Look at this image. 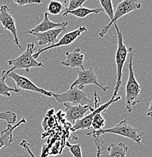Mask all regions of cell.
Listing matches in <instances>:
<instances>
[{
    "instance_id": "1",
    "label": "cell",
    "mask_w": 152,
    "mask_h": 157,
    "mask_svg": "<svg viewBox=\"0 0 152 157\" xmlns=\"http://www.w3.org/2000/svg\"><path fill=\"white\" fill-rule=\"evenodd\" d=\"M136 53L135 50L130 47L129 48V75L126 84V98H125V109L131 113L132 107L139 103V95L141 92V86L137 82L133 71V58Z\"/></svg>"
},
{
    "instance_id": "2",
    "label": "cell",
    "mask_w": 152,
    "mask_h": 157,
    "mask_svg": "<svg viewBox=\"0 0 152 157\" xmlns=\"http://www.w3.org/2000/svg\"><path fill=\"white\" fill-rule=\"evenodd\" d=\"M104 134H114V135L127 137V138L135 141L138 145L142 144V135H144V133H138V130L135 127L130 125L127 122V119L120 121L117 125L114 127L109 128H103L99 131L92 130L88 132L86 135L88 136H93L95 138V137H99L101 135H104Z\"/></svg>"
},
{
    "instance_id": "3",
    "label": "cell",
    "mask_w": 152,
    "mask_h": 157,
    "mask_svg": "<svg viewBox=\"0 0 152 157\" xmlns=\"http://www.w3.org/2000/svg\"><path fill=\"white\" fill-rule=\"evenodd\" d=\"M114 27L116 29L117 35V47L115 54V63L117 67V81H116L115 86H114V93L111 100H114L117 97V93L119 89L121 87L122 77H123V69L127 60L129 55V48H127L123 42V37L122 33L119 29L117 23L114 24Z\"/></svg>"
},
{
    "instance_id": "4",
    "label": "cell",
    "mask_w": 152,
    "mask_h": 157,
    "mask_svg": "<svg viewBox=\"0 0 152 157\" xmlns=\"http://www.w3.org/2000/svg\"><path fill=\"white\" fill-rule=\"evenodd\" d=\"M35 52V44L30 42L27 44L25 51L18 58L8 60V65L11 67L9 71H14V70H25L27 73L30 72V69L42 67L43 64L41 62L37 61L33 58V54Z\"/></svg>"
},
{
    "instance_id": "5",
    "label": "cell",
    "mask_w": 152,
    "mask_h": 157,
    "mask_svg": "<svg viewBox=\"0 0 152 157\" xmlns=\"http://www.w3.org/2000/svg\"><path fill=\"white\" fill-rule=\"evenodd\" d=\"M52 97H54L57 102L59 104L67 103L72 105H87L92 108L94 107V102L88 98L87 94L85 93L84 90L80 89L78 87L70 88L65 92L60 94L52 93Z\"/></svg>"
},
{
    "instance_id": "6",
    "label": "cell",
    "mask_w": 152,
    "mask_h": 157,
    "mask_svg": "<svg viewBox=\"0 0 152 157\" xmlns=\"http://www.w3.org/2000/svg\"><path fill=\"white\" fill-rule=\"evenodd\" d=\"M142 8V4L139 1H135V0H123L118 3L116 9L114 13V17L113 19L107 25L101 27V29L99 33V36L104 37V35L107 33L108 29L111 28V27L113 24H116L117 21L119 19L121 18L123 16L130 14V12L136 10L140 9Z\"/></svg>"
},
{
    "instance_id": "7",
    "label": "cell",
    "mask_w": 152,
    "mask_h": 157,
    "mask_svg": "<svg viewBox=\"0 0 152 157\" xmlns=\"http://www.w3.org/2000/svg\"><path fill=\"white\" fill-rule=\"evenodd\" d=\"M3 73L7 75V77L12 78L14 81V88L20 90H26V91H34V92L40 93L41 94L46 96V97H52V92L50 91L43 89V88L38 87L33 82L30 78L25 76L16 73L14 71H9V70H3Z\"/></svg>"
},
{
    "instance_id": "8",
    "label": "cell",
    "mask_w": 152,
    "mask_h": 157,
    "mask_svg": "<svg viewBox=\"0 0 152 157\" xmlns=\"http://www.w3.org/2000/svg\"><path fill=\"white\" fill-rule=\"evenodd\" d=\"M77 78L74 80L73 82H72L70 88H73L74 87H78L80 89H83L85 86L88 85H95L97 86L102 89L103 91H107L108 87H104L98 81L97 76L95 73L92 67H89L87 70H79L77 72Z\"/></svg>"
},
{
    "instance_id": "9",
    "label": "cell",
    "mask_w": 152,
    "mask_h": 157,
    "mask_svg": "<svg viewBox=\"0 0 152 157\" xmlns=\"http://www.w3.org/2000/svg\"><path fill=\"white\" fill-rule=\"evenodd\" d=\"M86 28L85 27H79L77 29H73V30L70 31V32L67 33L66 34L63 36L60 40L58 41V42H56L55 44L54 45H50V46L48 47H45V48H42L39 49L37 52H34L33 54V58L37 60V58H38V57L40 56L42 52H45V51H49L51 50V49H53V48H59V47L61 46H67V45H69L73 43L83 33V32H86Z\"/></svg>"
},
{
    "instance_id": "10",
    "label": "cell",
    "mask_w": 152,
    "mask_h": 157,
    "mask_svg": "<svg viewBox=\"0 0 152 157\" xmlns=\"http://www.w3.org/2000/svg\"><path fill=\"white\" fill-rule=\"evenodd\" d=\"M120 99H121V96H117V97L114 98V100H110L108 102L102 104L101 106H99V107L95 108L94 110H93L92 112H91L89 115L85 116L83 119L76 121V123H75L74 125H73V127L71 128V131L73 132H74L79 130H83V129L89 128L92 125V122L93 117H94V116L95 115L96 113H103L105 112V111L107 110V108L110 107L113 103L117 102V101H118Z\"/></svg>"
},
{
    "instance_id": "11",
    "label": "cell",
    "mask_w": 152,
    "mask_h": 157,
    "mask_svg": "<svg viewBox=\"0 0 152 157\" xmlns=\"http://www.w3.org/2000/svg\"><path fill=\"white\" fill-rule=\"evenodd\" d=\"M11 9L6 5L0 7V23L2 25L3 28L6 30H9L12 34L15 45L20 49H23L18 36V29L16 27L15 21L9 13Z\"/></svg>"
},
{
    "instance_id": "12",
    "label": "cell",
    "mask_w": 152,
    "mask_h": 157,
    "mask_svg": "<svg viewBox=\"0 0 152 157\" xmlns=\"http://www.w3.org/2000/svg\"><path fill=\"white\" fill-rule=\"evenodd\" d=\"M64 104L65 107V119L73 125L76 123V121L83 119L88 111L90 110L92 112L94 110L92 107L87 105H72L67 103Z\"/></svg>"
},
{
    "instance_id": "13",
    "label": "cell",
    "mask_w": 152,
    "mask_h": 157,
    "mask_svg": "<svg viewBox=\"0 0 152 157\" xmlns=\"http://www.w3.org/2000/svg\"><path fill=\"white\" fill-rule=\"evenodd\" d=\"M68 22H59L55 23L50 21L49 17V14L47 12L44 13V17L42 22H40L38 25L36 26L34 28L25 31L24 33L26 34H34V33H42L47 32L51 29L61 28V27H67Z\"/></svg>"
},
{
    "instance_id": "14",
    "label": "cell",
    "mask_w": 152,
    "mask_h": 157,
    "mask_svg": "<svg viewBox=\"0 0 152 157\" xmlns=\"http://www.w3.org/2000/svg\"><path fill=\"white\" fill-rule=\"evenodd\" d=\"M65 29L66 27H61V28L51 29L42 33H34L33 35L36 36L40 46L47 45L46 47H48L58 42V36Z\"/></svg>"
},
{
    "instance_id": "15",
    "label": "cell",
    "mask_w": 152,
    "mask_h": 157,
    "mask_svg": "<svg viewBox=\"0 0 152 157\" xmlns=\"http://www.w3.org/2000/svg\"><path fill=\"white\" fill-rule=\"evenodd\" d=\"M66 60L61 61V64L65 67L75 68L79 67L80 70H84L83 67V60H84V55L81 53L80 49L76 48L72 52H65Z\"/></svg>"
},
{
    "instance_id": "16",
    "label": "cell",
    "mask_w": 152,
    "mask_h": 157,
    "mask_svg": "<svg viewBox=\"0 0 152 157\" xmlns=\"http://www.w3.org/2000/svg\"><path fill=\"white\" fill-rule=\"evenodd\" d=\"M27 121H26L25 118H22L18 123L14 124V125H11L8 124L7 128L2 131L0 133V150L4 147H9L11 144V143L14 140V137H13V132L16 128L19 127L21 124H26Z\"/></svg>"
},
{
    "instance_id": "17",
    "label": "cell",
    "mask_w": 152,
    "mask_h": 157,
    "mask_svg": "<svg viewBox=\"0 0 152 157\" xmlns=\"http://www.w3.org/2000/svg\"><path fill=\"white\" fill-rule=\"evenodd\" d=\"M108 155L102 157H127L128 147L122 142L117 144H110L107 148Z\"/></svg>"
},
{
    "instance_id": "18",
    "label": "cell",
    "mask_w": 152,
    "mask_h": 157,
    "mask_svg": "<svg viewBox=\"0 0 152 157\" xmlns=\"http://www.w3.org/2000/svg\"><path fill=\"white\" fill-rule=\"evenodd\" d=\"M101 9H87V8L81 7L80 9L74 10L73 11H70V12L67 13V14H63V17H67L68 14H72V15L75 16L79 18H84V17H87L89 14H99L101 11Z\"/></svg>"
},
{
    "instance_id": "19",
    "label": "cell",
    "mask_w": 152,
    "mask_h": 157,
    "mask_svg": "<svg viewBox=\"0 0 152 157\" xmlns=\"http://www.w3.org/2000/svg\"><path fill=\"white\" fill-rule=\"evenodd\" d=\"M66 10V7L64 2H60L58 1H51L49 3L46 9V12L48 14H52V15H58L64 12Z\"/></svg>"
},
{
    "instance_id": "20",
    "label": "cell",
    "mask_w": 152,
    "mask_h": 157,
    "mask_svg": "<svg viewBox=\"0 0 152 157\" xmlns=\"http://www.w3.org/2000/svg\"><path fill=\"white\" fill-rule=\"evenodd\" d=\"M6 78H7V75L2 72V77L0 78V95L5 96V97H10L11 92L18 93L19 90L15 88L8 86L6 83Z\"/></svg>"
},
{
    "instance_id": "21",
    "label": "cell",
    "mask_w": 152,
    "mask_h": 157,
    "mask_svg": "<svg viewBox=\"0 0 152 157\" xmlns=\"http://www.w3.org/2000/svg\"><path fill=\"white\" fill-rule=\"evenodd\" d=\"M101 114H102L101 113H98L93 117L91 126L92 127L94 131L101 130L105 125V119H104Z\"/></svg>"
},
{
    "instance_id": "22",
    "label": "cell",
    "mask_w": 152,
    "mask_h": 157,
    "mask_svg": "<svg viewBox=\"0 0 152 157\" xmlns=\"http://www.w3.org/2000/svg\"><path fill=\"white\" fill-rule=\"evenodd\" d=\"M65 2L68 4V6H66V10L64 14H67L70 11H73L81 8L83 5L86 2V0H71V1H65Z\"/></svg>"
},
{
    "instance_id": "23",
    "label": "cell",
    "mask_w": 152,
    "mask_h": 157,
    "mask_svg": "<svg viewBox=\"0 0 152 157\" xmlns=\"http://www.w3.org/2000/svg\"><path fill=\"white\" fill-rule=\"evenodd\" d=\"M100 4L102 6V9H104V12L106 13L109 17L111 21L114 17V8H113V3L111 0H100Z\"/></svg>"
},
{
    "instance_id": "24",
    "label": "cell",
    "mask_w": 152,
    "mask_h": 157,
    "mask_svg": "<svg viewBox=\"0 0 152 157\" xmlns=\"http://www.w3.org/2000/svg\"><path fill=\"white\" fill-rule=\"evenodd\" d=\"M0 120H5L8 122L9 125L16 124L17 122V116L14 113L11 111H5V112H0Z\"/></svg>"
},
{
    "instance_id": "25",
    "label": "cell",
    "mask_w": 152,
    "mask_h": 157,
    "mask_svg": "<svg viewBox=\"0 0 152 157\" xmlns=\"http://www.w3.org/2000/svg\"><path fill=\"white\" fill-rule=\"evenodd\" d=\"M66 147L68 150L71 152V153L74 157H83L82 155L81 144H71L68 141L66 142Z\"/></svg>"
},
{
    "instance_id": "26",
    "label": "cell",
    "mask_w": 152,
    "mask_h": 157,
    "mask_svg": "<svg viewBox=\"0 0 152 157\" xmlns=\"http://www.w3.org/2000/svg\"><path fill=\"white\" fill-rule=\"evenodd\" d=\"M44 1L42 0H36V1H32V0H14V2L18 5L19 6H24L27 5H31V4H41Z\"/></svg>"
},
{
    "instance_id": "27",
    "label": "cell",
    "mask_w": 152,
    "mask_h": 157,
    "mask_svg": "<svg viewBox=\"0 0 152 157\" xmlns=\"http://www.w3.org/2000/svg\"><path fill=\"white\" fill-rule=\"evenodd\" d=\"M20 145L23 147V148L24 149V150H26V151L27 152V153H29V155H30V157H36L35 156H34L33 153H32V151H31V150L30 149V147H29V145H30V144H29V143L27 141V140H23L21 142Z\"/></svg>"
},
{
    "instance_id": "28",
    "label": "cell",
    "mask_w": 152,
    "mask_h": 157,
    "mask_svg": "<svg viewBox=\"0 0 152 157\" xmlns=\"http://www.w3.org/2000/svg\"><path fill=\"white\" fill-rule=\"evenodd\" d=\"M94 141H95V145H96V148H97V157H102V153H101V147L99 144H98V143L96 142V140L95 137H94Z\"/></svg>"
},
{
    "instance_id": "29",
    "label": "cell",
    "mask_w": 152,
    "mask_h": 157,
    "mask_svg": "<svg viewBox=\"0 0 152 157\" xmlns=\"http://www.w3.org/2000/svg\"><path fill=\"white\" fill-rule=\"evenodd\" d=\"M147 116L148 117H152V100L151 103H150L148 110H147Z\"/></svg>"
}]
</instances>
